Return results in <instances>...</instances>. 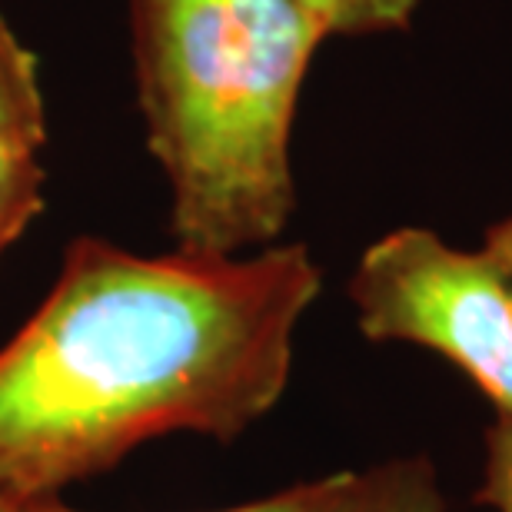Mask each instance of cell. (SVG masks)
<instances>
[{"instance_id": "6da1fadb", "label": "cell", "mask_w": 512, "mask_h": 512, "mask_svg": "<svg viewBox=\"0 0 512 512\" xmlns=\"http://www.w3.org/2000/svg\"><path fill=\"white\" fill-rule=\"evenodd\" d=\"M320 290L306 243L140 256L77 237L0 346V496H60L170 433L243 436L283 399Z\"/></svg>"}, {"instance_id": "7a4b0ae2", "label": "cell", "mask_w": 512, "mask_h": 512, "mask_svg": "<svg viewBox=\"0 0 512 512\" xmlns=\"http://www.w3.org/2000/svg\"><path fill=\"white\" fill-rule=\"evenodd\" d=\"M326 30L303 0H130L147 143L177 253L273 247L296 210L293 120Z\"/></svg>"}, {"instance_id": "3957f363", "label": "cell", "mask_w": 512, "mask_h": 512, "mask_svg": "<svg viewBox=\"0 0 512 512\" xmlns=\"http://www.w3.org/2000/svg\"><path fill=\"white\" fill-rule=\"evenodd\" d=\"M346 290L366 340L443 356L512 419V280L483 250L399 227L363 250Z\"/></svg>"}, {"instance_id": "277c9868", "label": "cell", "mask_w": 512, "mask_h": 512, "mask_svg": "<svg viewBox=\"0 0 512 512\" xmlns=\"http://www.w3.org/2000/svg\"><path fill=\"white\" fill-rule=\"evenodd\" d=\"M47 114L37 57L0 14V256L44 210Z\"/></svg>"}, {"instance_id": "5b68a950", "label": "cell", "mask_w": 512, "mask_h": 512, "mask_svg": "<svg viewBox=\"0 0 512 512\" xmlns=\"http://www.w3.org/2000/svg\"><path fill=\"white\" fill-rule=\"evenodd\" d=\"M320 512H446V499L433 459L416 453L343 469L340 486Z\"/></svg>"}, {"instance_id": "8992f818", "label": "cell", "mask_w": 512, "mask_h": 512, "mask_svg": "<svg viewBox=\"0 0 512 512\" xmlns=\"http://www.w3.org/2000/svg\"><path fill=\"white\" fill-rule=\"evenodd\" d=\"M303 4L320 20L326 37H366L406 30L423 0H303Z\"/></svg>"}, {"instance_id": "52a82bcc", "label": "cell", "mask_w": 512, "mask_h": 512, "mask_svg": "<svg viewBox=\"0 0 512 512\" xmlns=\"http://www.w3.org/2000/svg\"><path fill=\"white\" fill-rule=\"evenodd\" d=\"M340 479L343 469L320 479H306V483H293L273 496L253 499V503H240L217 512H320L333 499ZM7 512H77V509H70L60 496H40V499H10Z\"/></svg>"}, {"instance_id": "ba28073f", "label": "cell", "mask_w": 512, "mask_h": 512, "mask_svg": "<svg viewBox=\"0 0 512 512\" xmlns=\"http://www.w3.org/2000/svg\"><path fill=\"white\" fill-rule=\"evenodd\" d=\"M473 503L512 512V419H493V426L483 433V476Z\"/></svg>"}, {"instance_id": "9c48e42d", "label": "cell", "mask_w": 512, "mask_h": 512, "mask_svg": "<svg viewBox=\"0 0 512 512\" xmlns=\"http://www.w3.org/2000/svg\"><path fill=\"white\" fill-rule=\"evenodd\" d=\"M483 250L489 260H493L499 270H503L512 280V213L503 220H496L493 227H486L483 233Z\"/></svg>"}, {"instance_id": "30bf717a", "label": "cell", "mask_w": 512, "mask_h": 512, "mask_svg": "<svg viewBox=\"0 0 512 512\" xmlns=\"http://www.w3.org/2000/svg\"><path fill=\"white\" fill-rule=\"evenodd\" d=\"M7 506H10V499H7V496H0V512H7Z\"/></svg>"}]
</instances>
